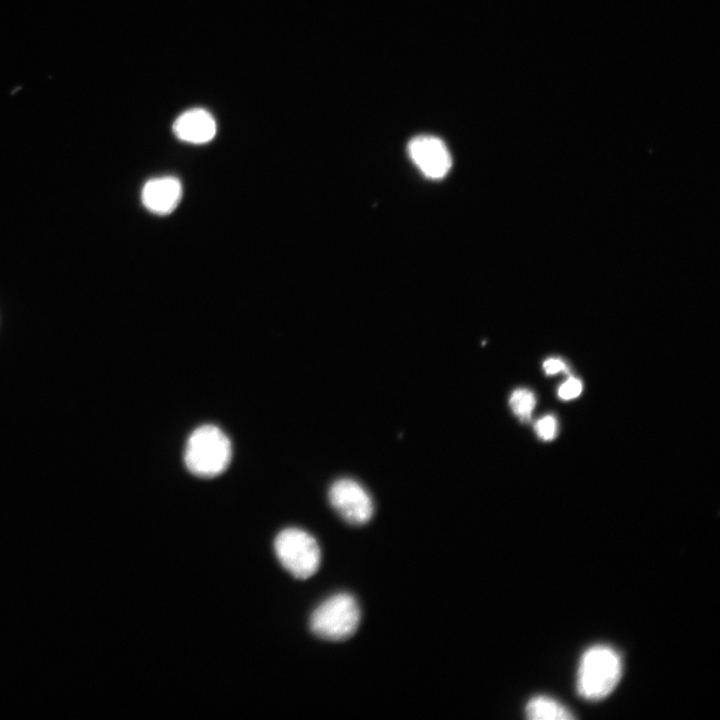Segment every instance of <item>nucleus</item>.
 Here are the masks:
<instances>
[{"label":"nucleus","instance_id":"1","mask_svg":"<svg viewBox=\"0 0 720 720\" xmlns=\"http://www.w3.org/2000/svg\"><path fill=\"white\" fill-rule=\"evenodd\" d=\"M231 456L229 438L219 427L211 424L196 428L185 445V465L192 474L199 477L219 475L229 465Z\"/></svg>","mask_w":720,"mask_h":720},{"label":"nucleus","instance_id":"2","mask_svg":"<svg viewBox=\"0 0 720 720\" xmlns=\"http://www.w3.org/2000/svg\"><path fill=\"white\" fill-rule=\"evenodd\" d=\"M622 674L619 654L611 647H590L581 657L577 673V691L587 700H600L616 687Z\"/></svg>","mask_w":720,"mask_h":720},{"label":"nucleus","instance_id":"3","mask_svg":"<svg viewBox=\"0 0 720 720\" xmlns=\"http://www.w3.org/2000/svg\"><path fill=\"white\" fill-rule=\"evenodd\" d=\"M361 611L356 598L345 592L334 594L313 611L310 618L312 632L325 640L341 641L357 630Z\"/></svg>","mask_w":720,"mask_h":720},{"label":"nucleus","instance_id":"4","mask_svg":"<svg viewBox=\"0 0 720 720\" xmlns=\"http://www.w3.org/2000/svg\"><path fill=\"white\" fill-rule=\"evenodd\" d=\"M274 551L281 565L297 579L313 576L321 563L317 540L299 528L282 530L274 540Z\"/></svg>","mask_w":720,"mask_h":720},{"label":"nucleus","instance_id":"5","mask_svg":"<svg viewBox=\"0 0 720 720\" xmlns=\"http://www.w3.org/2000/svg\"><path fill=\"white\" fill-rule=\"evenodd\" d=\"M328 497L335 511L352 525L367 523L374 513L371 496L353 479L341 478L335 481L329 489Z\"/></svg>","mask_w":720,"mask_h":720},{"label":"nucleus","instance_id":"6","mask_svg":"<svg viewBox=\"0 0 720 720\" xmlns=\"http://www.w3.org/2000/svg\"><path fill=\"white\" fill-rule=\"evenodd\" d=\"M407 150L412 162L427 178L441 179L452 166L446 144L436 136H416L409 141Z\"/></svg>","mask_w":720,"mask_h":720},{"label":"nucleus","instance_id":"7","mask_svg":"<svg viewBox=\"0 0 720 720\" xmlns=\"http://www.w3.org/2000/svg\"><path fill=\"white\" fill-rule=\"evenodd\" d=\"M182 197V185L176 177L164 176L148 180L142 189L143 205L158 215L170 214Z\"/></svg>","mask_w":720,"mask_h":720},{"label":"nucleus","instance_id":"8","mask_svg":"<svg viewBox=\"0 0 720 720\" xmlns=\"http://www.w3.org/2000/svg\"><path fill=\"white\" fill-rule=\"evenodd\" d=\"M175 136L188 143L203 144L216 134V122L206 110L194 108L183 112L172 126Z\"/></svg>","mask_w":720,"mask_h":720},{"label":"nucleus","instance_id":"9","mask_svg":"<svg viewBox=\"0 0 720 720\" xmlns=\"http://www.w3.org/2000/svg\"><path fill=\"white\" fill-rule=\"evenodd\" d=\"M526 717L532 720H569L574 715L553 698L537 696L529 700L525 708Z\"/></svg>","mask_w":720,"mask_h":720},{"label":"nucleus","instance_id":"10","mask_svg":"<svg viewBox=\"0 0 720 720\" xmlns=\"http://www.w3.org/2000/svg\"><path fill=\"white\" fill-rule=\"evenodd\" d=\"M509 405L521 421H528L536 405V398L530 390L519 388L512 392Z\"/></svg>","mask_w":720,"mask_h":720},{"label":"nucleus","instance_id":"11","mask_svg":"<svg viewBox=\"0 0 720 720\" xmlns=\"http://www.w3.org/2000/svg\"><path fill=\"white\" fill-rule=\"evenodd\" d=\"M535 432L537 436L544 441L554 439L557 433V421L555 417L547 415L539 419L535 423Z\"/></svg>","mask_w":720,"mask_h":720},{"label":"nucleus","instance_id":"12","mask_svg":"<svg viewBox=\"0 0 720 720\" xmlns=\"http://www.w3.org/2000/svg\"><path fill=\"white\" fill-rule=\"evenodd\" d=\"M582 382L574 377L567 379L558 389V396L563 400H571L582 392Z\"/></svg>","mask_w":720,"mask_h":720},{"label":"nucleus","instance_id":"13","mask_svg":"<svg viewBox=\"0 0 720 720\" xmlns=\"http://www.w3.org/2000/svg\"><path fill=\"white\" fill-rule=\"evenodd\" d=\"M547 375H554L560 371H566L567 366L560 358H549L543 363Z\"/></svg>","mask_w":720,"mask_h":720}]
</instances>
